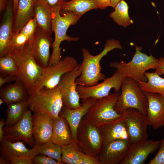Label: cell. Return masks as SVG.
I'll list each match as a JSON object with an SVG mask.
<instances>
[{
  "instance_id": "c3c4849f",
  "label": "cell",
  "mask_w": 164,
  "mask_h": 164,
  "mask_svg": "<svg viewBox=\"0 0 164 164\" xmlns=\"http://www.w3.org/2000/svg\"><path fill=\"white\" fill-rule=\"evenodd\" d=\"M121 0H114L111 3V7L114 8L116 4Z\"/></svg>"
},
{
  "instance_id": "4dcf8cb0",
  "label": "cell",
  "mask_w": 164,
  "mask_h": 164,
  "mask_svg": "<svg viewBox=\"0 0 164 164\" xmlns=\"http://www.w3.org/2000/svg\"><path fill=\"white\" fill-rule=\"evenodd\" d=\"M62 162L64 164H77L83 153L79 148L78 142L62 145Z\"/></svg>"
},
{
  "instance_id": "ffe728a7",
  "label": "cell",
  "mask_w": 164,
  "mask_h": 164,
  "mask_svg": "<svg viewBox=\"0 0 164 164\" xmlns=\"http://www.w3.org/2000/svg\"><path fill=\"white\" fill-rule=\"evenodd\" d=\"M23 142H12L3 140L0 142L1 156L9 162L12 159L22 157L32 159L39 154L38 146L35 145L32 148L29 149Z\"/></svg>"
},
{
  "instance_id": "5b68a950",
  "label": "cell",
  "mask_w": 164,
  "mask_h": 164,
  "mask_svg": "<svg viewBox=\"0 0 164 164\" xmlns=\"http://www.w3.org/2000/svg\"><path fill=\"white\" fill-rule=\"evenodd\" d=\"M121 89V93L114 106L115 111L122 115L127 109L134 108L145 116L148 108V99L138 82L130 77H125Z\"/></svg>"
},
{
  "instance_id": "836d02e7",
  "label": "cell",
  "mask_w": 164,
  "mask_h": 164,
  "mask_svg": "<svg viewBox=\"0 0 164 164\" xmlns=\"http://www.w3.org/2000/svg\"><path fill=\"white\" fill-rule=\"evenodd\" d=\"M29 41L28 37L22 33L12 32L9 41V50L12 48L22 47L26 44Z\"/></svg>"
},
{
  "instance_id": "ab89813d",
  "label": "cell",
  "mask_w": 164,
  "mask_h": 164,
  "mask_svg": "<svg viewBox=\"0 0 164 164\" xmlns=\"http://www.w3.org/2000/svg\"><path fill=\"white\" fill-rule=\"evenodd\" d=\"M32 159L22 157L12 159L9 161L11 164H33Z\"/></svg>"
},
{
  "instance_id": "f6af8a7d",
  "label": "cell",
  "mask_w": 164,
  "mask_h": 164,
  "mask_svg": "<svg viewBox=\"0 0 164 164\" xmlns=\"http://www.w3.org/2000/svg\"><path fill=\"white\" fill-rule=\"evenodd\" d=\"M9 0H0V10L2 12L5 9Z\"/></svg>"
},
{
  "instance_id": "e0dca14e",
  "label": "cell",
  "mask_w": 164,
  "mask_h": 164,
  "mask_svg": "<svg viewBox=\"0 0 164 164\" xmlns=\"http://www.w3.org/2000/svg\"><path fill=\"white\" fill-rule=\"evenodd\" d=\"M32 132L35 145L39 146L51 141L54 120L46 114L36 112L32 115Z\"/></svg>"
},
{
  "instance_id": "7c38bea8",
  "label": "cell",
  "mask_w": 164,
  "mask_h": 164,
  "mask_svg": "<svg viewBox=\"0 0 164 164\" xmlns=\"http://www.w3.org/2000/svg\"><path fill=\"white\" fill-rule=\"evenodd\" d=\"M81 73L80 64H79L73 70L66 73L61 77L58 85L60 91L63 107L74 109L80 105L75 81Z\"/></svg>"
},
{
  "instance_id": "1f68e13d",
  "label": "cell",
  "mask_w": 164,
  "mask_h": 164,
  "mask_svg": "<svg viewBox=\"0 0 164 164\" xmlns=\"http://www.w3.org/2000/svg\"><path fill=\"white\" fill-rule=\"evenodd\" d=\"M0 76L14 75L18 78V70L16 63L9 53L0 57Z\"/></svg>"
},
{
  "instance_id": "6da1fadb",
  "label": "cell",
  "mask_w": 164,
  "mask_h": 164,
  "mask_svg": "<svg viewBox=\"0 0 164 164\" xmlns=\"http://www.w3.org/2000/svg\"><path fill=\"white\" fill-rule=\"evenodd\" d=\"M116 49L122 50V47L118 41L113 39L107 40L102 51L96 55H93L87 49L83 48V59L80 64L81 73L76 80L77 85L91 86L104 80L105 75L101 72L100 61L108 52Z\"/></svg>"
},
{
  "instance_id": "60d3db41",
  "label": "cell",
  "mask_w": 164,
  "mask_h": 164,
  "mask_svg": "<svg viewBox=\"0 0 164 164\" xmlns=\"http://www.w3.org/2000/svg\"><path fill=\"white\" fill-rule=\"evenodd\" d=\"M18 78L15 76L8 75L4 76H0V87L5 84L9 83L13 81H15Z\"/></svg>"
},
{
  "instance_id": "5bb4252c",
  "label": "cell",
  "mask_w": 164,
  "mask_h": 164,
  "mask_svg": "<svg viewBox=\"0 0 164 164\" xmlns=\"http://www.w3.org/2000/svg\"><path fill=\"white\" fill-rule=\"evenodd\" d=\"M53 43L51 35L38 26L33 36L28 43L35 61L43 68L49 66L50 49Z\"/></svg>"
},
{
  "instance_id": "484cf974",
  "label": "cell",
  "mask_w": 164,
  "mask_h": 164,
  "mask_svg": "<svg viewBox=\"0 0 164 164\" xmlns=\"http://www.w3.org/2000/svg\"><path fill=\"white\" fill-rule=\"evenodd\" d=\"M98 9L93 0H69L64 1L60 9V13L63 15L72 12L80 18L87 12Z\"/></svg>"
},
{
  "instance_id": "bcb514c9",
  "label": "cell",
  "mask_w": 164,
  "mask_h": 164,
  "mask_svg": "<svg viewBox=\"0 0 164 164\" xmlns=\"http://www.w3.org/2000/svg\"><path fill=\"white\" fill-rule=\"evenodd\" d=\"M0 164H10V162L9 161L4 159L2 157L0 156Z\"/></svg>"
},
{
  "instance_id": "d4e9b609",
  "label": "cell",
  "mask_w": 164,
  "mask_h": 164,
  "mask_svg": "<svg viewBox=\"0 0 164 164\" xmlns=\"http://www.w3.org/2000/svg\"><path fill=\"white\" fill-rule=\"evenodd\" d=\"M50 141L61 146L68 144L73 141L69 125L66 120L60 116L54 120Z\"/></svg>"
},
{
  "instance_id": "7dc6e473",
  "label": "cell",
  "mask_w": 164,
  "mask_h": 164,
  "mask_svg": "<svg viewBox=\"0 0 164 164\" xmlns=\"http://www.w3.org/2000/svg\"><path fill=\"white\" fill-rule=\"evenodd\" d=\"M13 10L14 13L16 11L17 7L18 0H13Z\"/></svg>"
},
{
  "instance_id": "83f0119b",
  "label": "cell",
  "mask_w": 164,
  "mask_h": 164,
  "mask_svg": "<svg viewBox=\"0 0 164 164\" xmlns=\"http://www.w3.org/2000/svg\"><path fill=\"white\" fill-rule=\"evenodd\" d=\"M146 82H138L144 92L157 93L164 98V78L161 77L155 72H146Z\"/></svg>"
},
{
  "instance_id": "f546056e",
  "label": "cell",
  "mask_w": 164,
  "mask_h": 164,
  "mask_svg": "<svg viewBox=\"0 0 164 164\" xmlns=\"http://www.w3.org/2000/svg\"><path fill=\"white\" fill-rule=\"evenodd\" d=\"M114 9L110 17L117 25L125 27L133 23L129 15L128 6L125 1L121 0L118 2Z\"/></svg>"
},
{
  "instance_id": "d6a6232c",
  "label": "cell",
  "mask_w": 164,
  "mask_h": 164,
  "mask_svg": "<svg viewBox=\"0 0 164 164\" xmlns=\"http://www.w3.org/2000/svg\"><path fill=\"white\" fill-rule=\"evenodd\" d=\"M39 154H43L49 156L57 161L64 164L61 160L62 147L58 144L50 141L44 143L38 147Z\"/></svg>"
},
{
  "instance_id": "f35d334b",
  "label": "cell",
  "mask_w": 164,
  "mask_h": 164,
  "mask_svg": "<svg viewBox=\"0 0 164 164\" xmlns=\"http://www.w3.org/2000/svg\"><path fill=\"white\" fill-rule=\"evenodd\" d=\"M77 164H101L98 159L83 152Z\"/></svg>"
},
{
  "instance_id": "4316f807",
  "label": "cell",
  "mask_w": 164,
  "mask_h": 164,
  "mask_svg": "<svg viewBox=\"0 0 164 164\" xmlns=\"http://www.w3.org/2000/svg\"><path fill=\"white\" fill-rule=\"evenodd\" d=\"M53 11L40 2L36 1L34 8V17L38 27L51 35L52 20Z\"/></svg>"
},
{
  "instance_id": "cb8c5ba5",
  "label": "cell",
  "mask_w": 164,
  "mask_h": 164,
  "mask_svg": "<svg viewBox=\"0 0 164 164\" xmlns=\"http://www.w3.org/2000/svg\"><path fill=\"white\" fill-rule=\"evenodd\" d=\"M13 84L2 88L0 95L7 105L28 99L29 95L22 82L18 79Z\"/></svg>"
},
{
  "instance_id": "b9f144b4",
  "label": "cell",
  "mask_w": 164,
  "mask_h": 164,
  "mask_svg": "<svg viewBox=\"0 0 164 164\" xmlns=\"http://www.w3.org/2000/svg\"><path fill=\"white\" fill-rule=\"evenodd\" d=\"M98 9H104L111 6V0H93Z\"/></svg>"
},
{
  "instance_id": "d6986e66",
  "label": "cell",
  "mask_w": 164,
  "mask_h": 164,
  "mask_svg": "<svg viewBox=\"0 0 164 164\" xmlns=\"http://www.w3.org/2000/svg\"><path fill=\"white\" fill-rule=\"evenodd\" d=\"M96 100L93 98H88L82 101L79 107L74 109L67 108L63 107V108L61 111L59 116L63 118L67 121L71 131L73 141L77 142V132L78 126Z\"/></svg>"
},
{
  "instance_id": "9a60e30c",
  "label": "cell",
  "mask_w": 164,
  "mask_h": 164,
  "mask_svg": "<svg viewBox=\"0 0 164 164\" xmlns=\"http://www.w3.org/2000/svg\"><path fill=\"white\" fill-rule=\"evenodd\" d=\"M131 144L129 139L109 142L103 145L97 158L101 164H121Z\"/></svg>"
},
{
  "instance_id": "74e56055",
  "label": "cell",
  "mask_w": 164,
  "mask_h": 164,
  "mask_svg": "<svg viewBox=\"0 0 164 164\" xmlns=\"http://www.w3.org/2000/svg\"><path fill=\"white\" fill-rule=\"evenodd\" d=\"M39 1L53 11L60 8L65 0H36Z\"/></svg>"
},
{
  "instance_id": "30bf717a",
  "label": "cell",
  "mask_w": 164,
  "mask_h": 164,
  "mask_svg": "<svg viewBox=\"0 0 164 164\" xmlns=\"http://www.w3.org/2000/svg\"><path fill=\"white\" fill-rule=\"evenodd\" d=\"M125 77L116 70L112 76L105 78L102 82L91 86L77 85V91L82 101L91 98L97 100L108 95L112 89L115 92H119Z\"/></svg>"
},
{
  "instance_id": "9c48e42d",
  "label": "cell",
  "mask_w": 164,
  "mask_h": 164,
  "mask_svg": "<svg viewBox=\"0 0 164 164\" xmlns=\"http://www.w3.org/2000/svg\"><path fill=\"white\" fill-rule=\"evenodd\" d=\"M77 140L81 151L97 158L103 145L101 132L98 127L84 117L77 128Z\"/></svg>"
},
{
  "instance_id": "ac0fdd59",
  "label": "cell",
  "mask_w": 164,
  "mask_h": 164,
  "mask_svg": "<svg viewBox=\"0 0 164 164\" xmlns=\"http://www.w3.org/2000/svg\"><path fill=\"white\" fill-rule=\"evenodd\" d=\"M148 101L145 115L148 126L156 130L164 126V98L155 93L144 92Z\"/></svg>"
},
{
  "instance_id": "816d5d0a",
  "label": "cell",
  "mask_w": 164,
  "mask_h": 164,
  "mask_svg": "<svg viewBox=\"0 0 164 164\" xmlns=\"http://www.w3.org/2000/svg\"><path fill=\"white\" fill-rule=\"evenodd\" d=\"M69 0H65V1H69Z\"/></svg>"
},
{
  "instance_id": "e575fe53",
  "label": "cell",
  "mask_w": 164,
  "mask_h": 164,
  "mask_svg": "<svg viewBox=\"0 0 164 164\" xmlns=\"http://www.w3.org/2000/svg\"><path fill=\"white\" fill-rule=\"evenodd\" d=\"M38 26L36 19L34 17L22 27L19 32L26 36L29 41L33 36Z\"/></svg>"
},
{
  "instance_id": "3957f363",
  "label": "cell",
  "mask_w": 164,
  "mask_h": 164,
  "mask_svg": "<svg viewBox=\"0 0 164 164\" xmlns=\"http://www.w3.org/2000/svg\"><path fill=\"white\" fill-rule=\"evenodd\" d=\"M135 50L132 59L129 62L124 61L111 63L109 66L115 68L125 77H130L137 82H146L147 79L145 73L150 69H155L159 59L142 52V48L135 46Z\"/></svg>"
},
{
  "instance_id": "f1b7e54d",
  "label": "cell",
  "mask_w": 164,
  "mask_h": 164,
  "mask_svg": "<svg viewBox=\"0 0 164 164\" xmlns=\"http://www.w3.org/2000/svg\"><path fill=\"white\" fill-rule=\"evenodd\" d=\"M28 99L7 105L5 126L14 125L23 117L28 108Z\"/></svg>"
},
{
  "instance_id": "7a4b0ae2",
  "label": "cell",
  "mask_w": 164,
  "mask_h": 164,
  "mask_svg": "<svg viewBox=\"0 0 164 164\" xmlns=\"http://www.w3.org/2000/svg\"><path fill=\"white\" fill-rule=\"evenodd\" d=\"M7 53L15 60L18 67V79L22 82L29 95L44 68L35 61L28 43L21 47L10 48Z\"/></svg>"
},
{
  "instance_id": "277c9868",
  "label": "cell",
  "mask_w": 164,
  "mask_h": 164,
  "mask_svg": "<svg viewBox=\"0 0 164 164\" xmlns=\"http://www.w3.org/2000/svg\"><path fill=\"white\" fill-rule=\"evenodd\" d=\"M60 8L53 11L52 17V30L54 34V39L52 47L53 51L50 57L49 66H53L57 63L62 57L60 47L61 42L77 41L78 38L72 37L67 34V30L71 25L75 24L80 18L71 12L61 15Z\"/></svg>"
},
{
  "instance_id": "7bdbcfd3",
  "label": "cell",
  "mask_w": 164,
  "mask_h": 164,
  "mask_svg": "<svg viewBox=\"0 0 164 164\" xmlns=\"http://www.w3.org/2000/svg\"><path fill=\"white\" fill-rule=\"evenodd\" d=\"M155 72L159 75H162L164 78V58L160 57L158 65L155 69Z\"/></svg>"
},
{
  "instance_id": "f907efd6",
  "label": "cell",
  "mask_w": 164,
  "mask_h": 164,
  "mask_svg": "<svg viewBox=\"0 0 164 164\" xmlns=\"http://www.w3.org/2000/svg\"><path fill=\"white\" fill-rule=\"evenodd\" d=\"M114 0H111V3L113 2L114 1Z\"/></svg>"
},
{
  "instance_id": "8fae6325",
  "label": "cell",
  "mask_w": 164,
  "mask_h": 164,
  "mask_svg": "<svg viewBox=\"0 0 164 164\" xmlns=\"http://www.w3.org/2000/svg\"><path fill=\"white\" fill-rule=\"evenodd\" d=\"M31 111L27 109L23 117L14 125L4 128V139L12 142L22 141L34 147Z\"/></svg>"
},
{
  "instance_id": "603a6c76",
  "label": "cell",
  "mask_w": 164,
  "mask_h": 164,
  "mask_svg": "<svg viewBox=\"0 0 164 164\" xmlns=\"http://www.w3.org/2000/svg\"><path fill=\"white\" fill-rule=\"evenodd\" d=\"M36 0H18L14 13L12 32H19L22 27L34 17V8Z\"/></svg>"
},
{
  "instance_id": "ba28073f",
  "label": "cell",
  "mask_w": 164,
  "mask_h": 164,
  "mask_svg": "<svg viewBox=\"0 0 164 164\" xmlns=\"http://www.w3.org/2000/svg\"><path fill=\"white\" fill-rule=\"evenodd\" d=\"M79 64L74 57L67 56L54 65L48 66L44 69L29 96L37 93L43 87L51 89L55 87L58 85L64 74L73 70Z\"/></svg>"
},
{
  "instance_id": "ee69618b",
  "label": "cell",
  "mask_w": 164,
  "mask_h": 164,
  "mask_svg": "<svg viewBox=\"0 0 164 164\" xmlns=\"http://www.w3.org/2000/svg\"><path fill=\"white\" fill-rule=\"evenodd\" d=\"M5 121L2 118L0 121V142H2L4 139V126L5 125Z\"/></svg>"
},
{
  "instance_id": "4fadbf2b",
  "label": "cell",
  "mask_w": 164,
  "mask_h": 164,
  "mask_svg": "<svg viewBox=\"0 0 164 164\" xmlns=\"http://www.w3.org/2000/svg\"><path fill=\"white\" fill-rule=\"evenodd\" d=\"M125 123L129 139L132 143L148 139V126L145 116L138 110L130 108L122 115Z\"/></svg>"
},
{
  "instance_id": "d590c367",
  "label": "cell",
  "mask_w": 164,
  "mask_h": 164,
  "mask_svg": "<svg viewBox=\"0 0 164 164\" xmlns=\"http://www.w3.org/2000/svg\"><path fill=\"white\" fill-rule=\"evenodd\" d=\"M160 141V145L157 152L148 164H164V139Z\"/></svg>"
},
{
  "instance_id": "681fc988",
  "label": "cell",
  "mask_w": 164,
  "mask_h": 164,
  "mask_svg": "<svg viewBox=\"0 0 164 164\" xmlns=\"http://www.w3.org/2000/svg\"><path fill=\"white\" fill-rule=\"evenodd\" d=\"M5 103L4 100L1 98H0V105H1Z\"/></svg>"
},
{
  "instance_id": "8992f818",
  "label": "cell",
  "mask_w": 164,
  "mask_h": 164,
  "mask_svg": "<svg viewBox=\"0 0 164 164\" xmlns=\"http://www.w3.org/2000/svg\"><path fill=\"white\" fill-rule=\"evenodd\" d=\"M28 108L34 113H44L54 120L58 118L63 104L60 88L58 85L51 89L45 87L29 96Z\"/></svg>"
},
{
  "instance_id": "2e32d148",
  "label": "cell",
  "mask_w": 164,
  "mask_h": 164,
  "mask_svg": "<svg viewBox=\"0 0 164 164\" xmlns=\"http://www.w3.org/2000/svg\"><path fill=\"white\" fill-rule=\"evenodd\" d=\"M160 145V141L148 139L132 143L121 164H144L149 154L154 153Z\"/></svg>"
},
{
  "instance_id": "8d00e7d4",
  "label": "cell",
  "mask_w": 164,
  "mask_h": 164,
  "mask_svg": "<svg viewBox=\"0 0 164 164\" xmlns=\"http://www.w3.org/2000/svg\"><path fill=\"white\" fill-rule=\"evenodd\" d=\"M34 164H63L56 160L47 155H38L32 159Z\"/></svg>"
},
{
  "instance_id": "7402d4cb",
  "label": "cell",
  "mask_w": 164,
  "mask_h": 164,
  "mask_svg": "<svg viewBox=\"0 0 164 164\" xmlns=\"http://www.w3.org/2000/svg\"><path fill=\"white\" fill-rule=\"evenodd\" d=\"M99 128L102 135L103 145L116 140L129 139L122 115L118 119Z\"/></svg>"
},
{
  "instance_id": "44dd1931",
  "label": "cell",
  "mask_w": 164,
  "mask_h": 164,
  "mask_svg": "<svg viewBox=\"0 0 164 164\" xmlns=\"http://www.w3.org/2000/svg\"><path fill=\"white\" fill-rule=\"evenodd\" d=\"M13 1L9 0L0 28V57L7 53L13 25Z\"/></svg>"
},
{
  "instance_id": "52a82bcc",
  "label": "cell",
  "mask_w": 164,
  "mask_h": 164,
  "mask_svg": "<svg viewBox=\"0 0 164 164\" xmlns=\"http://www.w3.org/2000/svg\"><path fill=\"white\" fill-rule=\"evenodd\" d=\"M119 95V92H114L96 100L84 117L99 128L120 118L122 115L114 109Z\"/></svg>"
}]
</instances>
